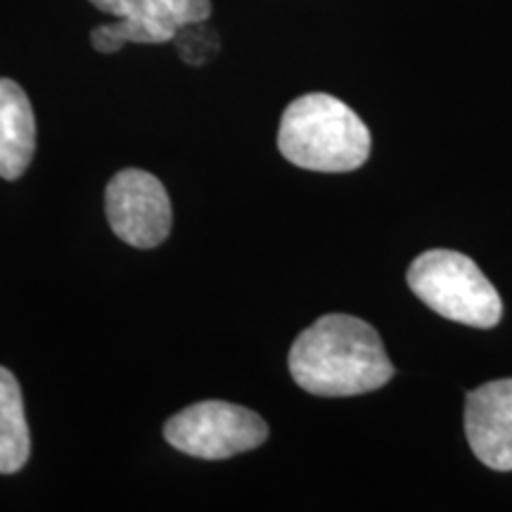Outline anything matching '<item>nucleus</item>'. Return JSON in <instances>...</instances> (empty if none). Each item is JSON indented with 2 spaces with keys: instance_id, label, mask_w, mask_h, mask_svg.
Returning <instances> with one entry per match:
<instances>
[{
  "instance_id": "nucleus-1",
  "label": "nucleus",
  "mask_w": 512,
  "mask_h": 512,
  "mask_svg": "<svg viewBox=\"0 0 512 512\" xmlns=\"http://www.w3.org/2000/svg\"><path fill=\"white\" fill-rule=\"evenodd\" d=\"M290 375L309 394L356 396L384 387L394 366L373 325L347 313H328L294 339Z\"/></svg>"
},
{
  "instance_id": "nucleus-2",
  "label": "nucleus",
  "mask_w": 512,
  "mask_h": 512,
  "mask_svg": "<svg viewBox=\"0 0 512 512\" xmlns=\"http://www.w3.org/2000/svg\"><path fill=\"white\" fill-rule=\"evenodd\" d=\"M370 131L361 117L328 93L292 100L280 121L278 147L287 162L320 174H344L366 164Z\"/></svg>"
},
{
  "instance_id": "nucleus-3",
  "label": "nucleus",
  "mask_w": 512,
  "mask_h": 512,
  "mask_svg": "<svg viewBox=\"0 0 512 512\" xmlns=\"http://www.w3.org/2000/svg\"><path fill=\"white\" fill-rule=\"evenodd\" d=\"M408 287L422 304L448 320L479 330L501 323L503 302L496 287L470 256L453 249L422 252L408 268Z\"/></svg>"
},
{
  "instance_id": "nucleus-4",
  "label": "nucleus",
  "mask_w": 512,
  "mask_h": 512,
  "mask_svg": "<svg viewBox=\"0 0 512 512\" xmlns=\"http://www.w3.org/2000/svg\"><path fill=\"white\" fill-rule=\"evenodd\" d=\"M164 439L185 456L226 460L254 451L268 439L261 415L228 401H200L166 420Z\"/></svg>"
},
{
  "instance_id": "nucleus-5",
  "label": "nucleus",
  "mask_w": 512,
  "mask_h": 512,
  "mask_svg": "<svg viewBox=\"0 0 512 512\" xmlns=\"http://www.w3.org/2000/svg\"><path fill=\"white\" fill-rule=\"evenodd\" d=\"M105 211L117 238L138 249L162 245L174 221L169 192L143 169H124L107 183Z\"/></svg>"
},
{
  "instance_id": "nucleus-6",
  "label": "nucleus",
  "mask_w": 512,
  "mask_h": 512,
  "mask_svg": "<svg viewBox=\"0 0 512 512\" xmlns=\"http://www.w3.org/2000/svg\"><path fill=\"white\" fill-rule=\"evenodd\" d=\"M465 434L486 467L512 470V380H494L465 399Z\"/></svg>"
},
{
  "instance_id": "nucleus-7",
  "label": "nucleus",
  "mask_w": 512,
  "mask_h": 512,
  "mask_svg": "<svg viewBox=\"0 0 512 512\" xmlns=\"http://www.w3.org/2000/svg\"><path fill=\"white\" fill-rule=\"evenodd\" d=\"M36 150V119L27 93L0 79V178L15 181L27 171Z\"/></svg>"
},
{
  "instance_id": "nucleus-8",
  "label": "nucleus",
  "mask_w": 512,
  "mask_h": 512,
  "mask_svg": "<svg viewBox=\"0 0 512 512\" xmlns=\"http://www.w3.org/2000/svg\"><path fill=\"white\" fill-rule=\"evenodd\" d=\"M88 3L117 19H136L162 29L171 38L185 24L204 22L211 15V0H88Z\"/></svg>"
},
{
  "instance_id": "nucleus-9",
  "label": "nucleus",
  "mask_w": 512,
  "mask_h": 512,
  "mask_svg": "<svg viewBox=\"0 0 512 512\" xmlns=\"http://www.w3.org/2000/svg\"><path fill=\"white\" fill-rule=\"evenodd\" d=\"M31 437L17 377L0 368V475H12L27 465Z\"/></svg>"
},
{
  "instance_id": "nucleus-10",
  "label": "nucleus",
  "mask_w": 512,
  "mask_h": 512,
  "mask_svg": "<svg viewBox=\"0 0 512 512\" xmlns=\"http://www.w3.org/2000/svg\"><path fill=\"white\" fill-rule=\"evenodd\" d=\"M174 41L162 29L150 27V24L136 22V19H114L112 24H100L91 31V43L98 53H117L126 43H145V46H159V43Z\"/></svg>"
},
{
  "instance_id": "nucleus-11",
  "label": "nucleus",
  "mask_w": 512,
  "mask_h": 512,
  "mask_svg": "<svg viewBox=\"0 0 512 512\" xmlns=\"http://www.w3.org/2000/svg\"><path fill=\"white\" fill-rule=\"evenodd\" d=\"M204 22H207V19H204ZM204 22L185 24V27L178 29L174 36L178 55H181L188 64H192V67H200V64L207 62L209 57H214L216 50H219V36H216Z\"/></svg>"
}]
</instances>
